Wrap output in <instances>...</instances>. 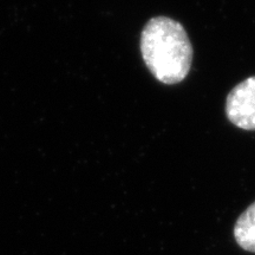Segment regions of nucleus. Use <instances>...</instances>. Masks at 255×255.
Wrapping results in <instances>:
<instances>
[{
	"label": "nucleus",
	"instance_id": "1",
	"mask_svg": "<svg viewBox=\"0 0 255 255\" xmlns=\"http://www.w3.org/2000/svg\"><path fill=\"white\" fill-rule=\"evenodd\" d=\"M141 51L149 71L163 84H177L190 71L193 47L186 30L174 19H150L142 32Z\"/></svg>",
	"mask_w": 255,
	"mask_h": 255
},
{
	"label": "nucleus",
	"instance_id": "2",
	"mask_svg": "<svg viewBox=\"0 0 255 255\" xmlns=\"http://www.w3.org/2000/svg\"><path fill=\"white\" fill-rule=\"evenodd\" d=\"M228 120L242 130H255V76L233 88L226 100Z\"/></svg>",
	"mask_w": 255,
	"mask_h": 255
},
{
	"label": "nucleus",
	"instance_id": "3",
	"mask_svg": "<svg viewBox=\"0 0 255 255\" xmlns=\"http://www.w3.org/2000/svg\"><path fill=\"white\" fill-rule=\"evenodd\" d=\"M234 238L242 250L255 253V202L238 219L234 226Z\"/></svg>",
	"mask_w": 255,
	"mask_h": 255
}]
</instances>
